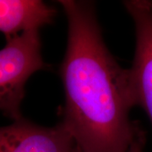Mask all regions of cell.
<instances>
[{
	"mask_svg": "<svg viewBox=\"0 0 152 152\" xmlns=\"http://www.w3.org/2000/svg\"><path fill=\"white\" fill-rule=\"evenodd\" d=\"M58 3L68 20L59 71L65 92L60 124L82 152H128L143 132L129 118L135 107L129 70L107 48L92 2Z\"/></svg>",
	"mask_w": 152,
	"mask_h": 152,
	"instance_id": "cell-1",
	"label": "cell"
},
{
	"mask_svg": "<svg viewBox=\"0 0 152 152\" xmlns=\"http://www.w3.org/2000/svg\"><path fill=\"white\" fill-rule=\"evenodd\" d=\"M39 30L7 39L0 50V112L14 121L22 118L25 86L34 73L48 69L41 49Z\"/></svg>",
	"mask_w": 152,
	"mask_h": 152,
	"instance_id": "cell-2",
	"label": "cell"
},
{
	"mask_svg": "<svg viewBox=\"0 0 152 152\" xmlns=\"http://www.w3.org/2000/svg\"><path fill=\"white\" fill-rule=\"evenodd\" d=\"M135 27V52L129 70L132 92L137 107L145 113L152 125V1L123 2Z\"/></svg>",
	"mask_w": 152,
	"mask_h": 152,
	"instance_id": "cell-3",
	"label": "cell"
},
{
	"mask_svg": "<svg viewBox=\"0 0 152 152\" xmlns=\"http://www.w3.org/2000/svg\"><path fill=\"white\" fill-rule=\"evenodd\" d=\"M75 145L62 124L43 127L21 118L0 127V152H71Z\"/></svg>",
	"mask_w": 152,
	"mask_h": 152,
	"instance_id": "cell-4",
	"label": "cell"
},
{
	"mask_svg": "<svg viewBox=\"0 0 152 152\" xmlns=\"http://www.w3.org/2000/svg\"><path fill=\"white\" fill-rule=\"evenodd\" d=\"M56 10L40 0H0V31L6 40L51 24Z\"/></svg>",
	"mask_w": 152,
	"mask_h": 152,
	"instance_id": "cell-5",
	"label": "cell"
},
{
	"mask_svg": "<svg viewBox=\"0 0 152 152\" xmlns=\"http://www.w3.org/2000/svg\"><path fill=\"white\" fill-rule=\"evenodd\" d=\"M144 145H145V135H144V132H141L134 140V141L132 143L128 152H145Z\"/></svg>",
	"mask_w": 152,
	"mask_h": 152,
	"instance_id": "cell-6",
	"label": "cell"
},
{
	"mask_svg": "<svg viewBox=\"0 0 152 152\" xmlns=\"http://www.w3.org/2000/svg\"><path fill=\"white\" fill-rule=\"evenodd\" d=\"M71 152H82V151L80 150V149H79V148H78V147L76 146V145H75L74 149L71 151Z\"/></svg>",
	"mask_w": 152,
	"mask_h": 152,
	"instance_id": "cell-7",
	"label": "cell"
}]
</instances>
